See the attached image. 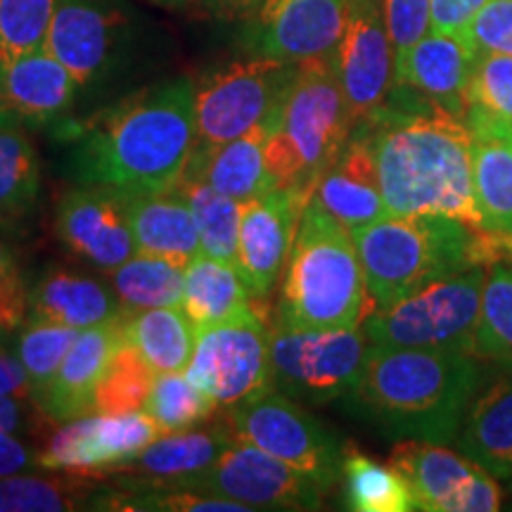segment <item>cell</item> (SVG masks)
I'll use <instances>...</instances> for the list:
<instances>
[{"label":"cell","instance_id":"6da1fadb","mask_svg":"<svg viewBox=\"0 0 512 512\" xmlns=\"http://www.w3.org/2000/svg\"><path fill=\"white\" fill-rule=\"evenodd\" d=\"M394 86L380 110L354 126L373 150L389 214L451 216L484 233L465 119L411 88Z\"/></svg>","mask_w":512,"mask_h":512},{"label":"cell","instance_id":"7a4b0ae2","mask_svg":"<svg viewBox=\"0 0 512 512\" xmlns=\"http://www.w3.org/2000/svg\"><path fill=\"white\" fill-rule=\"evenodd\" d=\"M72 171L79 185L121 195L176 188L197 145L195 83L159 81L72 128Z\"/></svg>","mask_w":512,"mask_h":512},{"label":"cell","instance_id":"3957f363","mask_svg":"<svg viewBox=\"0 0 512 512\" xmlns=\"http://www.w3.org/2000/svg\"><path fill=\"white\" fill-rule=\"evenodd\" d=\"M479 361L463 351L370 344L361 382L347 399L387 437L448 446L484 380Z\"/></svg>","mask_w":512,"mask_h":512},{"label":"cell","instance_id":"277c9868","mask_svg":"<svg viewBox=\"0 0 512 512\" xmlns=\"http://www.w3.org/2000/svg\"><path fill=\"white\" fill-rule=\"evenodd\" d=\"M351 235L373 311L477 264L512 261L508 245L451 216L387 214Z\"/></svg>","mask_w":512,"mask_h":512},{"label":"cell","instance_id":"5b68a950","mask_svg":"<svg viewBox=\"0 0 512 512\" xmlns=\"http://www.w3.org/2000/svg\"><path fill=\"white\" fill-rule=\"evenodd\" d=\"M278 320L292 328H358L368 311V287L354 235L309 200L285 266Z\"/></svg>","mask_w":512,"mask_h":512},{"label":"cell","instance_id":"8992f818","mask_svg":"<svg viewBox=\"0 0 512 512\" xmlns=\"http://www.w3.org/2000/svg\"><path fill=\"white\" fill-rule=\"evenodd\" d=\"M354 126L335 55L299 62L268 126L266 164L275 185L304 192L311 200L320 174L347 145Z\"/></svg>","mask_w":512,"mask_h":512},{"label":"cell","instance_id":"52a82bcc","mask_svg":"<svg viewBox=\"0 0 512 512\" xmlns=\"http://www.w3.org/2000/svg\"><path fill=\"white\" fill-rule=\"evenodd\" d=\"M486 271L489 266L477 264L422 287L392 306L375 309L363 318L361 330L377 347L472 354Z\"/></svg>","mask_w":512,"mask_h":512},{"label":"cell","instance_id":"ba28073f","mask_svg":"<svg viewBox=\"0 0 512 512\" xmlns=\"http://www.w3.org/2000/svg\"><path fill=\"white\" fill-rule=\"evenodd\" d=\"M370 342L358 328L309 330L275 320L271 325V377L294 401L323 406L347 399L361 382Z\"/></svg>","mask_w":512,"mask_h":512},{"label":"cell","instance_id":"9c48e42d","mask_svg":"<svg viewBox=\"0 0 512 512\" xmlns=\"http://www.w3.org/2000/svg\"><path fill=\"white\" fill-rule=\"evenodd\" d=\"M226 425L233 437L271 453L294 470L304 472L323 486L335 489L342 482L347 448L335 432L297 406L292 396L268 389L252 399L235 403L226 411Z\"/></svg>","mask_w":512,"mask_h":512},{"label":"cell","instance_id":"30bf717a","mask_svg":"<svg viewBox=\"0 0 512 512\" xmlns=\"http://www.w3.org/2000/svg\"><path fill=\"white\" fill-rule=\"evenodd\" d=\"M297 64L254 55L204 76L195 86L197 145H223L271 126Z\"/></svg>","mask_w":512,"mask_h":512},{"label":"cell","instance_id":"8fae6325","mask_svg":"<svg viewBox=\"0 0 512 512\" xmlns=\"http://www.w3.org/2000/svg\"><path fill=\"white\" fill-rule=\"evenodd\" d=\"M185 375L219 408H230L273 389L271 328L264 313L252 309L228 323L197 330Z\"/></svg>","mask_w":512,"mask_h":512},{"label":"cell","instance_id":"7c38bea8","mask_svg":"<svg viewBox=\"0 0 512 512\" xmlns=\"http://www.w3.org/2000/svg\"><path fill=\"white\" fill-rule=\"evenodd\" d=\"M162 430L147 411L128 415H83L48 430L36 448L38 467L105 479L150 446Z\"/></svg>","mask_w":512,"mask_h":512},{"label":"cell","instance_id":"4fadbf2b","mask_svg":"<svg viewBox=\"0 0 512 512\" xmlns=\"http://www.w3.org/2000/svg\"><path fill=\"white\" fill-rule=\"evenodd\" d=\"M185 489L230 498L249 510H318L328 496L316 479L245 441H235Z\"/></svg>","mask_w":512,"mask_h":512},{"label":"cell","instance_id":"5bb4252c","mask_svg":"<svg viewBox=\"0 0 512 512\" xmlns=\"http://www.w3.org/2000/svg\"><path fill=\"white\" fill-rule=\"evenodd\" d=\"M389 465L411 486L415 510L494 512L503 503L498 479L446 444L403 439L394 446Z\"/></svg>","mask_w":512,"mask_h":512},{"label":"cell","instance_id":"9a60e30c","mask_svg":"<svg viewBox=\"0 0 512 512\" xmlns=\"http://www.w3.org/2000/svg\"><path fill=\"white\" fill-rule=\"evenodd\" d=\"M335 62L349 112L358 124L380 110L396 79L382 0H347Z\"/></svg>","mask_w":512,"mask_h":512},{"label":"cell","instance_id":"2e32d148","mask_svg":"<svg viewBox=\"0 0 512 512\" xmlns=\"http://www.w3.org/2000/svg\"><path fill=\"white\" fill-rule=\"evenodd\" d=\"M347 0H261L247 19V50L285 62L337 53Z\"/></svg>","mask_w":512,"mask_h":512},{"label":"cell","instance_id":"e0dca14e","mask_svg":"<svg viewBox=\"0 0 512 512\" xmlns=\"http://www.w3.org/2000/svg\"><path fill=\"white\" fill-rule=\"evenodd\" d=\"M128 27L126 0H57L46 48L81 88L91 86L119 57Z\"/></svg>","mask_w":512,"mask_h":512},{"label":"cell","instance_id":"ac0fdd59","mask_svg":"<svg viewBox=\"0 0 512 512\" xmlns=\"http://www.w3.org/2000/svg\"><path fill=\"white\" fill-rule=\"evenodd\" d=\"M309 204L304 192L273 188L261 197L242 202L238 271L252 297L268 299L285 273L302 211Z\"/></svg>","mask_w":512,"mask_h":512},{"label":"cell","instance_id":"d6986e66","mask_svg":"<svg viewBox=\"0 0 512 512\" xmlns=\"http://www.w3.org/2000/svg\"><path fill=\"white\" fill-rule=\"evenodd\" d=\"M57 238L74 256L114 271L138 252L124 195L102 185H79L57 204Z\"/></svg>","mask_w":512,"mask_h":512},{"label":"cell","instance_id":"ffe728a7","mask_svg":"<svg viewBox=\"0 0 512 512\" xmlns=\"http://www.w3.org/2000/svg\"><path fill=\"white\" fill-rule=\"evenodd\" d=\"M235 441L226 420L209 430L164 434L110 477L114 486L124 489H185L192 477L207 472Z\"/></svg>","mask_w":512,"mask_h":512},{"label":"cell","instance_id":"44dd1931","mask_svg":"<svg viewBox=\"0 0 512 512\" xmlns=\"http://www.w3.org/2000/svg\"><path fill=\"white\" fill-rule=\"evenodd\" d=\"M79 81L48 48L0 60V114L24 126L62 121Z\"/></svg>","mask_w":512,"mask_h":512},{"label":"cell","instance_id":"7402d4cb","mask_svg":"<svg viewBox=\"0 0 512 512\" xmlns=\"http://www.w3.org/2000/svg\"><path fill=\"white\" fill-rule=\"evenodd\" d=\"M472 136V183L482 230L512 249V121L467 107Z\"/></svg>","mask_w":512,"mask_h":512},{"label":"cell","instance_id":"603a6c76","mask_svg":"<svg viewBox=\"0 0 512 512\" xmlns=\"http://www.w3.org/2000/svg\"><path fill=\"white\" fill-rule=\"evenodd\" d=\"M479 53L467 38L430 31L418 46L394 62V83L465 119L470 107V81Z\"/></svg>","mask_w":512,"mask_h":512},{"label":"cell","instance_id":"cb8c5ba5","mask_svg":"<svg viewBox=\"0 0 512 512\" xmlns=\"http://www.w3.org/2000/svg\"><path fill=\"white\" fill-rule=\"evenodd\" d=\"M124 339L121 316L81 330L53 382L36 399L43 413L57 425L95 413V389Z\"/></svg>","mask_w":512,"mask_h":512},{"label":"cell","instance_id":"d4e9b609","mask_svg":"<svg viewBox=\"0 0 512 512\" xmlns=\"http://www.w3.org/2000/svg\"><path fill=\"white\" fill-rule=\"evenodd\" d=\"M311 200L349 230L370 226L389 214L373 150L361 133L351 131L347 145L320 174Z\"/></svg>","mask_w":512,"mask_h":512},{"label":"cell","instance_id":"484cf974","mask_svg":"<svg viewBox=\"0 0 512 512\" xmlns=\"http://www.w3.org/2000/svg\"><path fill=\"white\" fill-rule=\"evenodd\" d=\"M456 441L460 453L498 482L512 484V363H501L489 382L479 384Z\"/></svg>","mask_w":512,"mask_h":512},{"label":"cell","instance_id":"4316f807","mask_svg":"<svg viewBox=\"0 0 512 512\" xmlns=\"http://www.w3.org/2000/svg\"><path fill=\"white\" fill-rule=\"evenodd\" d=\"M138 252L188 266L202 254L200 230L181 185L143 195H124Z\"/></svg>","mask_w":512,"mask_h":512},{"label":"cell","instance_id":"83f0119b","mask_svg":"<svg viewBox=\"0 0 512 512\" xmlns=\"http://www.w3.org/2000/svg\"><path fill=\"white\" fill-rule=\"evenodd\" d=\"M266 138L268 126H259L223 145H195L181 181H204L240 204L261 197L278 188L266 164Z\"/></svg>","mask_w":512,"mask_h":512},{"label":"cell","instance_id":"f1b7e54d","mask_svg":"<svg viewBox=\"0 0 512 512\" xmlns=\"http://www.w3.org/2000/svg\"><path fill=\"white\" fill-rule=\"evenodd\" d=\"M29 316L86 330L117 320L124 316V309L114 287L93 275L72 268H50L29 287Z\"/></svg>","mask_w":512,"mask_h":512},{"label":"cell","instance_id":"f546056e","mask_svg":"<svg viewBox=\"0 0 512 512\" xmlns=\"http://www.w3.org/2000/svg\"><path fill=\"white\" fill-rule=\"evenodd\" d=\"M252 304V292L235 264L200 254L185 266L183 311L197 330L245 316Z\"/></svg>","mask_w":512,"mask_h":512},{"label":"cell","instance_id":"4dcf8cb0","mask_svg":"<svg viewBox=\"0 0 512 512\" xmlns=\"http://www.w3.org/2000/svg\"><path fill=\"white\" fill-rule=\"evenodd\" d=\"M126 342L155 373H183L195 351L197 328L183 306L133 311L121 316Z\"/></svg>","mask_w":512,"mask_h":512},{"label":"cell","instance_id":"1f68e13d","mask_svg":"<svg viewBox=\"0 0 512 512\" xmlns=\"http://www.w3.org/2000/svg\"><path fill=\"white\" fill-rule=\"evenodd\" d=\"M41 192V159L27 126L0 114V228L22 221Z\"/></svg>","mask_w":512,"mask_h":512},{"label":"cell","instance_id":"d6a6232c","mask_svg":"<svg viewBox=\"0 0 512 512\" xmlns=\"http://www.w3.org/2000/svg\"><path fill=\"white\" fill-rule=\"evenodd\" d=\"M102 479L72 475L38 477L34 472L0 477V512H64L91 510Z\"/></svg>","mask_w":512,"mask_h":512},{"label":"cell","instance_id":"836d02e7","mask_svg":"<svg viewBox=\"0 0 512 512\" xmlns=\"http://www.w3.org/2000/svg\"><path fill=\"white\" fill-rule=\"evenodd\" d=\"M110 278L124 313L183 306L185 268L174 261L136 252Z\"/></svg>","mask_w":512,"mask_h":512},{"label":"cell","instance_id":"e575fe53","mask_svg":"<svg viewBox=\"0 0 512 512\" xmlns=\"http://www.w3.org/2000/svg\"><path fill=\"white\" fill-rule=\"evenodd\" d=\"M344 503L356 512L415 510L411 486L394 465L377 463L358 451H347L342 467Z\"/></svg>","mask_w":512,"mask_h":512},{"label":"cell","instance_id":"d590c367","mask_svg":"<svg viewBox=\"0 0 512 512\" xmlns=\"http://www.w3.org/2000/svg\"><path fill=\"white\" fill-rule=\"evenodd\" d=\"M188 195L200 230L202 254L238 266V240H240V207L233 197L223 195L204 181L178 183Z\"/></svg>","mask_w":512,"mask_h":512},{"label":"cell","instance_id":"8d00e7d4","mask_svg":"<svg viewBox=\"0 0 512 512\" xmlns=\"http://www.w3.org/2000/svg\"><path fill=\"white\" fill-rule=\"evenodd\" d=\"M472 354L482 361L512 363V261H496L486 271Z\"/></svg>","mask_w":512,"mask_h":512},{"label":"cell","instance_id":"74e56055","mask_svg":"<svg viewBox=\"0 0 512 512\" xmlns=\"http://www.w3.org/2000/svg\"><path fill=\"white\" fill-rule=\"evenodd\" d=\"M155 377V370L124 339L95 389V413L128 415L145 411Z\"/></svg>","mask_w":512,"mask_h":512},{"label":"cell","instance_id":"f35d334b","mask_svg":"<svg viewBox=\"0 0 512 512\" xmlns=\"http://www.w3.org/2000/svg\"><path fill=\"white\" fill-rule=\"evenodd\" d=\"M81 330L43 318H27L17 330L15 356L27 370L34 401L46 392Z\"/></svg>","mask_w":512,"mask_h":512},{"label":"cell","instance_id":"ab89813d","mask_svg":"<svg viewBox=\"0 0 512 512\" xmlns=\"http://www.w3.org/2000/svg\"><path fill=\"white\" fill-rule=\"evenodd\" d=\"M219 403L183 373H157L145 411L152 415L162 434L188 432L207 422Z\"/></svg>","mask_w":512,"mask_h":512},{"label":"cell","instance_id":"60d3db41","mask_svg":"<svg viewBox=\"0 0 512 512\" xmlns=\"http://www.w3.org/2000/svg\"><path fill=\"white\" fill-rule=\"evenodd\" d=\"M57 0H0V60L46 48Z\"/></svg>","mask_w":512,"mask_h":512},{"label":"cell","instance_id":"b9f144b4","mask_svg":"<svg viewBox=\"0 0 512 512\" xmlns=\"http://www.w3.org/2000/svg\"><path fill=\"white\" fill-rule=\"evenodd\" d=\"M470 105L512 121V55L482 53L470 81Z\"/></svg>","mask_w":512,"mask_h":512},{"label":"cell","instance_id":"7bdbcfd3","mask_svg":"<svg viewBox=\"0 0 512 512\" xmlns=\"http://www.w3.org/2000/svg\"><path fill=\"white\" fill-rule=\"evenodd\" d=\"M394 62L432 31V0H382Z\"/></svg>","mask_w":512,"mask_h":512},{"label":"cell","instance_id":"ee69618b","mask_svg":"<svg viewBox=\"0 0 512 512\" xmlns=\"http://www.w3.org/2000/svg\"><path fill=\"white\" fill-rule=\"evenodd\" d=\"M29 316V287L15 254L0 238V332H17Z\"/></svg>","mask_w":512,"mask_h":512},{"label":"cell","instance_id":"f6af8a7d","mask_svg":"<svg viewBox=\"0 0 512 512\" xmlns=\"http://www.w3.org/2000/svg\"><path fill=\"white\" fill-rule=\"evenodd\" d=\"M467 38L479 55H512V0H489L470 24Z\"/></svg>","mask_w":512,"mask_h":512},{"label":"cell","instance_id":"bcb514c9","mask_svg":"<svg viewBox=\"0 0 512 512\" xmlns=\"http://www.w3.org/2000/svg\"><path fill=\"white\" fill-rule=\"evenodd\" d=\"M48 422L55 420H50L34 399L0 396V432L38 439L41 434L48 432Z\"/></svg>","mask_w":512,"mask_h":512},{"label":"cell","instance_id":"7dc6e473","mask_svg":"<svg viewBox=\"0 0 512 512\" xmlns=\"http://www.w3.org/2000/svg\"><path fill=\"white\" fill-rule=\"evenodd\" d=\"M486 3L489 0H432V31L467 38L470 24Z\"/></svg>","mask_w":512,"mask_h":512},{"label":"cell","instance_id":"c3c4849f","mask_svg":"<svg viewBox=\"0 0 512 512\" xmlns=\"http://www.w3.org/2000/svg\"><path fill=\"white\" fill-rule=\"evenodd\" d=\"M38 467L36 448L29 446L19 434L0 432V477L34 472Z\"/></svg>","mask_w":512,"mask_h":512},{"label":"cell","instance_id":"681fc988","mask_svg":"<svg viewBox=\"0 0 512 512\" xmlns=\"http://www.w3.org/2000/svg\"><path fill=\"white\" fill-rule=\"evenodd\" d=\"M0 396H15V399H34L31 384L22 361L17 356L0 351Z\"/></svg>","mask_w":512,"mask_h":512},{"label":"cell","instance_id":"f907efd6","mask_svg":"<svg viewBox=\"0 0 512 512\" xmlns=\"http://www.w3.org/2000/svg\"><path fill=\"white\" fill-rule=\"evenodd\" d=\"M211 17L219 19H247L259 10L261 0H192Z\"/></svg>","mask_w":512,"mask_h":512},{"label":"cell","instance_id":"816d5d0a","mask_svg":"<svg viewBox=\"0 0 512 512\" xmlns=\"http://www.w3.org/2000/svg\"><path fill=\"white\" fill-rule=\"evenodd\" d=\"M150 3L162 5V8H185V5H190L192 0H150Z\"/></svg>","mask_w":512,"mask_h":512}]
</instances>
